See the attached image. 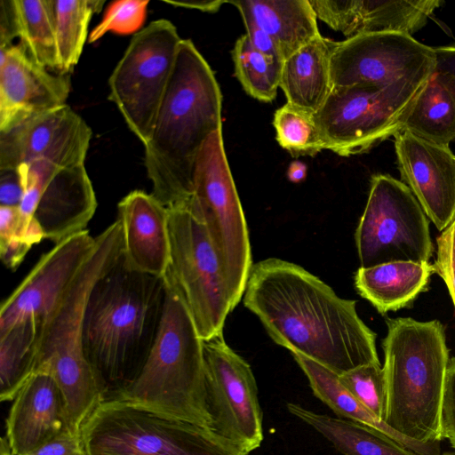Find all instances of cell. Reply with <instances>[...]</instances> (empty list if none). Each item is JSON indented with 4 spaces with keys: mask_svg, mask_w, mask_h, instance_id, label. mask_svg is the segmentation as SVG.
<instances>
[{
    "mask_svg": "<svg viewBox=\"0 0 455 455\" xmlns=\"http://www.w3.org/2000/svg\"><path fill=\"white\" fill-rule=\"evenodd\" d=\"M306 375L314 395L342 419L371 427L419 455H441V442L420 443L390 427L362 404L339 380V375L299 354H291Z\"/></svg>",
    "mask_w": 455,
    "mask_h": 455,
    "instance_id": "obj_24",
    "label": "cell"
},
{
    "mask_svg": "<svg viewBox=\"0 0 455 455\" xmlns=\"http://www.w3.org/2000/svg\"><path fill=\"white\" fill-rule=\"evenodd\" d=\"M0 455H14L5 436L1 438Z\"/></svg>",
    "mask_w": 455,
    "mask_h": 455,
    "instance_id": "obj_45",
    "label": "cell"
},
{
    "mask_svg": "<svg viewBox=\"0 0 455 455\" xmlns=\"http://www.w3.org/2000/svg\"><path fill=\"white\" fill-rule=\"evenodd\" d=\"M434 265L394 261L359 267L355 275L358 293L380 313L396 311L411 305L427 290Z\"/></svg>",
    "mask_w": 455,
    "mask_h": 455,
    "instance_id": "obj_25",
    "label": "cell"
},
{
    "mask_svg": "<svg viewBox=\"0 0 455 455\" xmlns=\"http://www.w3.org/2000/svg\"><path fill=\"white\" fill-rule=\"evenodd\" d=\"M246 12L274 40L283 60L321 34L308 0L229 1Z\"/></svg>",
    "mask_w": 455,
    "mask_h": 455,
    "instance_id": "obj_26",
    "label": "cell"
},
{
    "mask_svg": "<svg viewBox=\"0 0 455 455\" xmlns=\"http://www.w3.org/2000/svg\"><path fill=\"white\" fill-rule=\"evenodd\" d=\"M427 81L403 80L387 86L333 85L314 114L325 149L349 156L395 135Z\"/></svg>",
    "mask_w": 455,
    "mask_h": 455,
    "instance_id": "obj_10",
    "label": "cell"
},
{
    "mask_svg": "<svg viewBox=\"0 0 455 455\" xmlns=\"http://www.w3.org/2000/svg\"><path fill=\"white\" fill-rule=\"evenodd\" d=\"M355 240L360 267L427 263L434 251L428 218L419 203L404 183L386 174L371 178Z\"/></svg>",
    "mask_w": 455,
    "mask_h": 455,
    "instance_id": "obj_12",
    "label": "cell"
},
{
    "mask_svg": "<svg viewBox=\"0 0 455 455\" xmlns=\"http://www.w3.org/2000/svg\"><path fill=\"white\" fill-rule=\"evenodd\" d=\"M399 130L442 146L455 140V100L434 73L406 111Z\"/></svg>",
    "mask_w": 455,
    "mask_h": 455,
    "instance_id": "obj_28",
    "label": "cell"
},
{
    "mask_svg": "<svg viewBox=\"0 0 455 455\" xmlns=\"http://www.w3.org/2000/svg\"><path fill=\"white\" fill-rule=\"evenodd\" d=\"M441 455H455V452H453V451H445V452H443Z\"/></svg>",
    "mask_w": 455,
    "mask_h": 455,
    "instance_id": "obj_46",
    "label": "cell"
},
{
    "mask_svg": "<svg viewBox=\"0 0 455 455\" xmlns=\"http://www.w3.org/2000/svg\"><path fill=\"white\" fill-rule=\"evenodd\" d=\"M68 428L66 404L52 375L36 371L12 400L5 437L14 455H27Z\"/></svg>",
    "mask_w": 455,
    "mask_h": 455,
    "instance_id": "obj_21",
    "label": "cell"
},
{
    "mask_svg": "<svg viewBox=\"0 0 455 455\" xmlns=\"http://www.w3.org/2000/svg\"><path fill=\"white\" fill-rule=\"evenodd\" d=\"M188 204L206 228L235 308L244 293L252 262L247 224L226 156L222 129L208 137L196 156Z\"/></svg>",
    "mask_w": 455,
    "mask_h": 455,
    "instance_id": "obj_8",
    "label": "cell"
},
{
    "mask_svg": "<svg viewBox=\"0 0 455 455\" xmlns=\"http://www.w3.org/2000/svg\"><path fill=\"white\" fill-rule=\"evenodd\" d=\"M435 273L444 281L455 307V220L436 239Z\"/></svg>",
    "mask_w": 455,
    "mask_h": 455,
    "instance_id": "obj_37",
    "label": "cell"
},
{
    "mask_svg": "<svg viewBox=\"0 0 455 455\" xmlns=\"http://www.w3.org/2000/svg\"><path fill=\"white\" fill-rule=\"evenodd\" d=\"M95 246L88 230L54 245L41 256L0 308V333L28 318L43 319L73 283Z\"/></svg>",
    "mask_w": 455,
    "mask_h": 455,
    "instance_id": "obj_17",
    "label": "cell"
},
{
    "mask_svg": "<svg viewBox=\"0 0 455 455\" xmlns=\"http://www.w3.org/2000/svg\"><path fill=\"white\" fill-rule=\"evenodd\" d=\"M41 319L28 318L0 333V400L12 401L35 372Z\"/></svg>",
    "mask_w": 455,
    "mask_h": 455,
    "instance_id": "obj_29",
    "label": "cell"
},
{
    "mask_svg": "<svg viewBox=\"0 0 455 455\" xmlns=\"http://www.w3.org/2000/svg\"><path fill=\"white\" fill-rule=\"evenodd\" d=\"M434 48L401 33L357 35L336 42L331 59L332 85L387 86L427 81L435 69Z\"/></svg>",
    "mask_w": 455,
    "mask_h": 455,
    "instance_id": "obj_15",
    "label": "cell"
},
{
    "mask_svg": "<svg viewBox=\"0 0 455 455\" xmlns=\"http://www.w3.org/2000/svg\"><path fill=\"white\" fill-rule=\"evenodd\" d=\"M27 455H87L81 434L67 428Z\"/></svg>",
    "mask_w": 455,
    "mask_h": 455,
    "instance_id": "obj_39",
    "label": "cell"
},
{
    "mask_svg": "<svg viewBox=\"0 0 455 455\" xmlns=\"http://www.w3.org/2000/svg\"><path fill=\"white\" fill-rule=\"evenodd\" d=\"M117 209L124 260L137 271L163 277L170 259L168 207L152 193L133 190Z\"/></svg>",
    "mask_w": 455,
    "mask_h": 455,
    "instance_id": "obj_22",
    "label": "cell"
},
{
    "mask_svg": "<svg viewBox=\"0 0 455 455\" xmlns=\"http://www.w3.org/2000/svg\"><path fill=\"white\" fill-rule=\"evenodd\" d=\"M166 291L159 331L140 371L106 398L211 428L204 340L182 301Z\"/></svg>",
    "mask_w": 455,
    "mask_h": 455,
    "instance_id": "obj_6",
    "label": "cell"
},
{
    "mask_svg": "<svg viewBox=\"0 0 455 455\" xmlns=\"http://www.w3.org/2000/svg\"><path fill=\"white\" fill-rule=\"evenodd\" d=\"M334 41L320 36L283 60L279 87L287 103L315 114L331 88Z\"/></svg>",
    "mask_w": 455,
    "mask_h": 455,
    "instance_id": "obj_23",
    "label": "cell"
},
{
    "mask_svg": "<svg viewBox=\"0 0 455 455\" xmlns=\"http://www.w3.org/2000/svg\"><path fill=\"white\" fill-rule=\"evenodd\" d=\"M402 182L439 231L455 220V155L449 146L419 139L407 131L394 135Z\"/></svg>",
    "mask_w": 455,
    "mask_h": 455,
    "instance_id": "obj_18",
    "label": "cell"
},
{
    "mask_svg": "<svg viewBox=\"0 0 455 455\" xmlns=\"http://www.w3.org/2000/svg\"><path fill=\"white\" fill-rule=\"evenodd\" d=\"M166 295L163 277L132 268L123 255L92 288L83 347L106 396L140 371L156 339Z\"/></svg>",
    "mask_w": 455,
    "mask_h": 455,
    "instance_id": "obj_2",
    "label": "cell"
},
{
    "mask_svg": "<svg viewBox=\"0 0 455 455\" xmlns=\"http://www.w3.org/2000/svg\"><path fill=\"white\" fill-rule=\"evenodd\" d=\"M87 455H249L207 428L106 398L81 428Z\"/></svg>",
    "mask_w": 455,
    "mask_h": 455,
    "instance_id": "obj_7",
    "label": "cell"
},
{
    "mask_svg": "<svg viewBox=\"0 0 455 455\" xmlns=\"http://www.w3.org/2000/svg\"><path fill=\"white\" fill-rule=\"evenodd\" d=\"M44 239L36 221L28 227L19 207L0 206V257L4 266L15 270L34 244Z\"/></svg>",
    "mask_w": 455,
    "mask_h": 455,
    "instance_id": "obj_34",
    "label": "cell"
},
{
    "mask_svg": "<svg viewBox=\"0 0 455 455\" xmlns=\"http://www.w3.org/2000/svg\"><path fill=\"white\" fill-rule=\"evenodd\" d=\"M435 64L434 75L455 100V46L434 48Z\"/></svg>",
    "mask_w": 455,
    "mask_h": 455,
    "instance_id": "obj_41",
    "label": "cell"
},
{
    "mask_svg": "<svg viewBox=\"0 0 455 455\" xmlns=\"http://www.w3.org/2000/svg\"><path fill=\"white\" fill-rule=\"evenodd\" d=\"M206 406L211 429L243 453L260 447L263 413L249 363L223 334L204 340Z\"/></svg>",
    "mask_w": 455,
    "mask_h": 455,
    "instance_id": "obj_13",
    "label": "cell"
},
{
    "mask_svg": "<svg viewBox=\"0 0 455 455\" xmlns=\"http://www.w3.org/2000/svg\"><path fill=\"white\" fill-rule=\"evenodd\" d=\"M222 95L215 76L190 39H182L148 141L144 163L152 195L166 207L189 200L196 156L222 129Z\"/></svg>",
    "mask_w": 455,
    "mask_h": 455,
    "instance_id": "obj_3",
    "label": "cell"
},
{
    "mask_svg": "<svg viewBox=\"0 0 455 455\" xmlns=\"http://www.w3.org/2000/svg\"><path fill=\"white\" fill-rule=\"evenodd\" d=\"M316 18L347 38L373 33L411 36L421 29L440 0H308Z\"/></svg>",
    "mask_w": 455,
    "mask_h": 455,
    "instance_id": "obj_20",
    "label": "cell"
},
{
    "mask_svg": "<svg viewBox=\"0 0 455 455\" xmlns=\"http://www.w3.org/2000/svg\"><path fill=\"white\" fill-rule=\"evenodd\" d=\"M243 304L276 344L338 375L380 363L376 334L359 317L355 301L297 264L270 258L252 265Z\"/></svg>",
    "mask_w": 455,
    "mask_h": 455,
    "instance_id": "obj_1",
    "label": "cell"
},
{
    "mask_svg": "<svg viewBox=\"0 0 455 455\" xmlns=\"http://www.w3.org/2000/svg\"><path fill=\"white\" fill-rule=\"evenodd\" d=\"M291 414L314 428L343 455H419L366 425L288 403Z\"/></svg>",
    "mask_w": 455,
    "mask_h": 455,
    "instance_id": "obj_27",
    "label": "cell"
},
{
    "mask_svg": "<svg viewBox=\"0 0 455 455\" xmlns=\"http://www.w3.org/2000/svg\"><path fill=\"white\" fill-rule=\"evenodd\" d=\"M235 76L251 97L273 101L277 94L283 61L256 50L244 34L232 50Z\"/></svg>",
    "mask_w": 455,
    "mask_h": 455,
    "instance_id": "obj_32",
    "label": "cell"
},
{
    "mask_svg": "<svg viewBox=\"0 0 455 455\" xmlns=\"http://www.w3.org/2000/svg\"><path fill=\"white\" fill-rule=\"evenodd\" d=\"M0 172V206L19 207L23 188L16 170Z\"/></svg>",
    "mask_w": 455,
    "mask_h": 455,
    "instance_id": "obj_42",
    "label": "cell"
},
{
    "mask_svg": "<svg viewBox=\"0 0 455 455\" xmlns=\"http://www.w3.org/2000/svg\"><path fill=\"white\" fill-rule=\"evenodd\" d=\"M58 53V73L68 74L77 64L92 17L103 0H52Z\"/></svg>",
    "mask_w": 455,
    "mask_h": 455,
    "instance_id": "obj_31",
    "label": "cell"
},
{
    "mask_svg": "<svg viewBox=\"0 0 455 455\" xmlns=\"http://www.w3.org/2000/svg\"><path fill=\"white\" fill-rule=\"evenodd\" d=\"M123 251L122 227L116 220L95 237V246L78 275L41 320L35 371L52 375L64 398L68 428L76 434L106 398L84 352L86 305L96 283L113 267Z\"/></svg>",
    "mask_w": 455,
    "mask_h": 455,
    "instance_id": "obj_4",
    "label": "cell"
},
{
    "mask_svg": "<svg viewBox=\"0 0 455 455\" xmlns=\"http://www.w3.org/2000/svg\"><path fill=\"white\" fill-rule=\"evenodd\" d=\"M441 438L448 439L455 449V357L450 358L440 415Z\"/></svg>",
    "mask_w": 455,
    "mask_h": 455,
    "instance_id": "obj_38",
    "label": "cell"
},
{
    "mask_svg": "<svg viewBox=\"0 0 455 455\" xmlns=\"http://www.w3.org/2000/svg\"><path fill=\"white\" fill-rule=\"evenodd\" d=\"M383 340L387 384L384 421L420 442H441L440 415L450 361L444 328L438 320L387 319Z\"/></svg>",
    "mask_w": 455,
    "mask_h": 455,
    "instance_id": "obj_5",
    "label": "cell"
},
{
    "mask_svg": "<svg viewBox=\"0 0 455 455\" xmlns=\"http://www.w3.org/2000/svg\"><path fill=\"white\" fill-rule=\"evenodd\" d=\"M92 132L68 105L36 114L0 132V171L44 160L60 167L84 164Z\"/></svg>",
    "mask_w": 455,
    "mask_h": 455,
    "instance_id": "obj_16",
    "label": "cell"
},
{
    "mask_svg": "<svg viewBox=\"0 0 455 455\" xmlns=\"http://www.w3.org/2000/svg\"><path fill=\"white\" fill-rule=\"evenodd\" d=\"M164 2L175 7L195 9L204 12H216L223 4L227 3L225 0H164Z\"/></svg>",
    "mask_w": 455,
    "mask_h": 455,
    "instance_id": "obj_43",
    "label": "cell"
},
{
    "mask_svg": "<svg viewBox=\"0 0 455 455\" xmlns=\"http://www.w3.org/2000/svg\"><path fill=\"white\" fill-rule=\"evenodd\" d=\"M339 380L362 404L384 421L387 384L380 363L357 366L339 375Z\"/></svg>",
    "mask_w": 455,
    "mask_h": 455,
    "instance_id": "obj_35",
    "label": "cell"
},
{
    "mask_svg": "<svg viewBox=\"0 0 455 455\" xmlns=\"http://www.w3.org/2000/svg\"><path fill=\"white\" fill-rule=\"evenodd\" d=\"M70 89L68 74L50 72L20 43L0 48V132L65 105Z\"/></svg>",
    "mask_w": 455,
    "mask_h": 455,
    "instance_id": "obj_19",
    "label": "cell"
},
{
    "mask_svg": "<svg viewBox=\"0 0 455 455\" xmlns=\"http://www.w3.org/2000/svg\"><path fill=\"white\" fill-rule=\"evenodd\" d=\"M238 11L241 13L246 29L245 35L252 46L267 56L283 61V58L272 37L246 12L243 10Z\"/></svg>",
    "mask_w": 455,
    "mask_h": 455,
    "instance_id": "obj_40",
    "label": "cell"
},
{
    "mask_svg": "<svg viewBox=\"0 0 455 455\" xmlns=\"http://www.w3.org/2000/svg\"><path fill=\"white\" fill-rule=\"evenodd\" d=\"M181 41L170 20H153L135 33L109 76V99L143 145L151 133Z\"/></svg>",
    "mask_w": 455,
    "mask_h": 455,
    "instance_id": "obj_11",
    "label": "cell"
},
{
    "mask_svg": "<svg viewBox=\"0 0 455 455\" xmlns=\"http://www.w3.org/2000/svg\"><path fill=\"white\" fill-rule=\"evenodd\" d=\"M148 0H118L106 9L101 21L89 35V43L100 39L108 32L127 35L139 32L147 15Z\"/></svg>",
    "mask_w": 455,
    "mask_h": 455,
    "instance_id": "obj_36",
    "label": "cell"
},
{
    "mask_svg": "<svg viewBox=\"0 0 455 455\" xmlns=\"http://www.w3.org/2000/svg\"><path fill=\"white\" fill-rule=\"evenodd\" d=\"M307 168L301 162H293L288 168V178L292 182H299L306 177Z\"/></svg>",
    "mask_w": 455,
    "mask_h": 455,
    "instance_id": "obj_44",
    "label": "cell"
},
{
    "mask_svg": "<svg viewBox=\"0 0 455 455\" xmlns=\"http://www.w3.org/2000/svg\"><path fill=\"white\" fill-rule=\"evenodd\" d=\"M20 44L41 66L58 73L52 0H8Z\"/></svg>",
    "mask_w": 455,
    "mask_h": 455,
    "instance_id": "obj_30",
    "label": "cell"
},
{
    "mask_svg": "<svg viewBox=\"0 0 455 455\" xmlns=\"http://www.w3.org/2000/svg\"><path fill=\"white\" fill-rule=\"evenodd\" d=\"M278 144L292 156H315L325 149L313 114L285 103L274 114Z\"/></svg>",
    "mask_w": 455,
    "mask_h": 455,
    "instance_id": "obj_33",
    "label": "cell"
},
{
    "mask_svg": "<svg viewBox=\"0 0 455 455\" xmlns=\"http://www.w3.org/2000/svg\"><path fill=\"white\" fill-rule=\"evenodd\" d=\"M16 172L23 188L20 215L28 224L34 219L44 239L56 244L86 230L97 200L84 164L60 167L38 160Z\"/></svg>",
    "mask_w": 455,
    "mask_h": 455,
    "instance_id": "obj_14",
    "label": "cell"
},
{
    "mask_svg": "<svg viewBox=\"0 0 455 455\" xmlns=\"http://www.w3.org/2000/svg\"><path fill=\"white\" fill-rule=\"evenodd\" d=\"M170 259L165 287L188 308L203 340L222 333L234 309L220 262L188 200L168 207Z\"/></svg>",
    "mask_w": 455,
    "mask_h": 455,
    "instance_id": "obj_9",
    "label": "cell"
}]
</instances>
